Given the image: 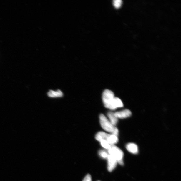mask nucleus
<instances>
[{
    "label": "nucleus",
    "mask_w": 181,
    "mask_h": 181,
    "mask_svg": "<svg viewBox=\"0 0 181 181\" xmlns=\"http://www.w3.org/2000/svg\"><path fill=\"white\" fill-rule=\"evenodd\" d=\"M115 97L114 94L112 91L106 90L104 92L102 95V100L106 108L110 109Z\"/></svg>",
    "instance_id": "obj_3"
},
{
    "label": "nucleus",
    "mask_w": 181,
    "mask_h": 181,
    "mask_svg": "<svg viewBox=\"0 0 181 181\" xmlns=\"http://www.w3.org/2000/svg\"><path fill=\"white\" fill-rule=\"evenodd\" d=\"M124 106L122 101L120 99L115 97L113 100L110 110H114L118 108L122 107Z\"/></svg>",
    "instance_id": "obj_6"
},
{
    "label": "nucleus",
    "mask_w": 181,
    "mask_h": 181,
    "mask_svg": "<svg viewBox=\"0 0 181 181\" xmlns=\"http://www.w3.org/2000/svg\"><path fill=\"white\" fill-rule=\"evenodd\" d=\"M63 93L60 90L56 91L50 90L48 93V95L50 97H60L63 96Z\"/></svg>",
    "instance_id": "obj_9"
},
{
    "label": "nucleus",
    "mask_w": 181,
    "mask_h": 181,
    "mask_svg": "<svg viewBox=\"0 0 181 181\" xmlns=\"http://www.w3.org/2000/svg\"></svg>",
    "instance_id": "obj_16"
},
{
    "label": "nucleus",
    "mask_w": 181,
    "mask_h": 181,
    "mask_svg": "<svg viewBox=\"0 0 181 181\" xmlns=\"http://www.w3.org/2000/svg\"><path fill=\"white\" fill-rule=\"evenodd\" d=\"M122 2L121 0H114L113 3L116 8H119L121 5Z\"/></svg>",
    "instance_id": "obj_14"
},
{
    "label": "nucleus",
    "mask_w": 181,
    "mask_h": 181,
    "mask_svg": "<svg viewBox=\"0 0 181 181\" xmlns=\"http://www.w3.org/2000/svg\"><path fill=\"white\" fill-rule=\"evenodd\" d=\"M108 150L109 155L114 157L117 161V163L121 165H124L123 158L124 154L121 150L114 145H113L111 146L110 148Z\"/></svg>",
    "instance_id": "obj_2"
},
{
    "label": "nucleus",
    "mask_w": 181,
    "mask_h": 181,
    "mask_svg": "<svg viewBox=\"0 0 181 181\" xmlns=\"http://www.w3.org/2000/svg\"><path fill=\"white\" fill-rule=\"evenodd\" d=\"M99 120L101 126L104 130L110 133L111 134L118 136L119 133V130L111 123L104 115H100Z\"/></svg>",
    "instance_id": "obj_1"
},
{
    "label": "nucleus",
    "mask_w": 181,
    "mask_h": 181,
    "mask_svg": "<svg viewBox=\"0 0 181 181\" xmlns=\"http://www.w3.org/2000/svg\"><path fill=\"white\" fill-rule=\"evenodd\" d=\"M127 150L132 154H136L138 153V148L137 145L134 143H130L127 145Z\"/></svg>",
    "instance_id": "obj_8"
},
{
    "label": "nucleus",
    "mask_w": 181,
    "mask_h": 181,
    "mask_svg": "<svg viewBox=\"0 0 181 181\" xmlns=\"http://www.w3.org/2000/svg\"><path fill=\"white\" fill-rule=\"evenodd\" d=\"M108 160L107 169L109 172H112L116 167L117 161L115 159L112 155H109L107 158Z\"/></svg>",
    "instance_id": "obj_4"
},
{
    "label": "nucleus",
    "mask_w": 181,
    "mask_h": 181,
    "mask_svg": "<svg viewBox=\"0 0 181 181\" xmlns=\"http://www.w3.org/2000/svg\"><path fill=\"white\" fill-rule=\"evenodd\" d=\"M100 142L101 146L106 149L108 150L110 148L111 146H112L106 141L102 140Z\"/></svg>",
    "instance_id": "obj_13"
},
{
    "label": "nucleus",
    "mask_w": 181,
    "mask_h": 181,
    "mask_svg": "<svg viewBox=\"0 0 181 181\" xmlns=\"http://www.w3.org/2000/svg\"><path fill=\"white\" fill-rule=\"evenodd\" d=\"M83 181H92L91 177L90 175L88 174L84 178Z\"/></svg>",
    "instance_id": "obj_15"
},
{
    "label": "nucleus",
    "mask_w": 181,
    "mask_h": 181,
    "mask_svg": "<svg viewBox=\"0 0 181 181\" xmlns=\"http://www.w3.org/2000/svg\"><path fill=\"white\" fill-rule=\"evenodd\" d=\"M99 155L103 159H107L108 154L105 150H100L98 152Z\"/></svg>",
    "instance_id": "obj_12"
},
{
    "label": "nucleus",
    "mask_w": 181,
    "mask_h": 181,
    "mask_svg": "<svg viewBox=\"0 0 181 181\" xmlns=\"http://www.w3.org/2000/svg\"><path fill=\"white\" fill-rule=\"evenodd\" d=\"M110 134H108L104 132H100L97 133L96 135L95 138L97 140L100 142L102 140L107 141Z\"/></svg>",
    "instance_id": "obj_7"
},
{
    "label": "nucleus",
    "mask_w": 181,
    "mask_h": 181,
    "mask_svg": "<svg viewBox=\"0 0 181 181\" xmlns=\"http://www.w3.org/2000/svg\"><path fill=\"white\" fill-rule=\"evenodd\" d=\"M107 142L111 145H113L118 143L119 142V139L117 136L114 135L110 134Z\"/></svg>",
    "instance_id": "obj_11"
},
{
    "label": "nucleus",
    "mask_w": 181,
    "mask_h": 181,
    "mask_svg": "<svg viewBox=\"0 0 181 181\" xmlns=\"http://www.w3.org/2000/svg\"><path fill=\"white\" fill-rule=\"evenodd\" d=\"M108 117L109 119L110 122L114 126L117 125L118 122V119L116 117L114 113L112 112H109L107 113Z\"/></svg>",
    "instance_id": "obj_10"
},
{
    "label": "nucleus",
    "mask_w": 181,
    "mask_h": 181,
    "mask_svg": "<svg viewBox=\"0 0 181 181\" xmlns=\"http://www.w3.org/2000/svg\"><path fill=\"white\" fill-rule=\"evenodd\" d=\"M117 119H124L130 117L132 115V112L128 109H125L114 113Z\"/></svg>",
    "instance_id": "obj_5"
}]
</instances>
